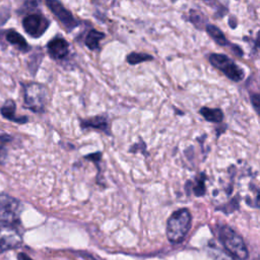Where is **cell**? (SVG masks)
Here are the masks:
<instances>
[{"label":"cell","instance_id":"6da1fadb","mask_svg":"<svg viewBox=\"0 0 260 260\" xmlns=\"http://www.w3.org/2000/svg\"><path fill=\"white\" fill-rule=\"evenodd\" d=\"M191 228V214L188 209L182 208L175 211L167 221V238L173 243L181 242Z\"/></svg>","mask_w":260,"mask_h":260},{"label":"cell","instance_id":"7a4b0ae2","mask_svg":"<svg viewBox=\"0 0 260 260\" xmlns=\"http://www.w3.org/2000/svg\"><path fill=\"white\" fill-rule=\"evenodd\" d=\"M219 239L223 248L235 258L246 260L249 256L248 249L242 237L229 226H222L219 230Z\"/></svg>","mask_w":260,"mask_h":260},{"label":"cell","instance_id":"3957f363","mask_svg":"<svg viewBox=\"0 0 260 260\" xmlns=\"http://www.w3.org/2000/svg\"><path fill=\"white\" fill-rule=\"evenodd\" d=\"M48 91L45 85L31 82L23 85L24 107L35 113L44 112L47 104Z\"/></svg>","mask_w":260,"mask_h":260},{"label":"cell","instance_id":"277c9868","mask_svg":"<svg viewBox=\"0 0 260 260\" xmlns=\"http://www.w3.org/2000/svg\"><path fill=\"white\" fill-rule=\"evenodd\" d=\"M209 62L233 81L238 82L244 78L243 70L225 55L211 54L209 56Z\"/></svg>","mask_w":260,"mask_h":260},{"label":"cell","instance_id":"5b68a950","mask_svg":"<svg viewBox=\"0 0 260 260\" xmlns=\"http://www.w3.org/2000/svg\"><path fill=\"white\" fill-rule=\"evenodd\" d=\"M20 213V203L15 198L0 194V224L15 222Z\"/></svg>","mask_w":260,"mask_h":260},{"label":"cell","instance_id":"8992f818","mask_svg":"<svg viewBox=\"0 0 260 260\" xmlns=\"http://www.w3.org/2000/svg\"><path fill=\"white\" fill-rule=\"evenodd\" d=\"M50 25V21L40 13L27 14L22 20L23 29L32 38H40L45 34Z\"/></svg>","mask_w":260,"mask_h":260},{"label":"cell","instance_id":"52a82bcc","mask_svg":"<svg viewBox=\"0 0 260 260\" xmlns=\"http://www.w3.org/2000/svg\"><path fill=\"white\" fill-rule=\"evenodd\" d=\"M46 4L67 31H71L79 24L78 20L67 8L64 7V5L59 0H46Z\"/></svg>","mask_w":260,"mask_h":260},{"label":"cell","instance_id":"ba28073f","mask_svg":"<svg viewBox=\"0 0 260 260\" xmlns=\"http://www.w3.org/2000/svg\"><path fill=\"white\" fill-rule=\"evenodd\" d=\"M20 234L10 224H0V253L18 248L21 245Z\"/></svg>","mask_w":260,"mask_h":260},{"label":"cell","instance_id":"9c48e42d","mask_svg":"<svg viewBox=\"0 0 260 260\" xmlns=\"http://www.w3.org/2000/svg\"><path fill=\"white\" fill-rule=\"evenodd\" d=\"M47 49L50 57L54 60H63L69 54L68 42L59 36H56L48 42Z\"/></svg>","mask_w":260,"mask_h":260},{"label":"cell","instance_id":"30bf717a","mask_svg":"<svg viewBox=\"0 0 260 260\" xmlns=\"http://www.w3.org/2000/svg\"><path fill=\"white\" fill-rule=\"evenodd\" d=\"M15 109H16V106H15V103L12 101V100H8L4 103V105L1 107L0 109V112H1V115L9 120V121H12L14 123H18V124H24L27 122V117L25 116H22V117H16L15 116Z\"/></svg>","mask_w":260,"mask_h":260},{"label":"cell","instance_id":"8fae6325","mask_svg":"<svg viewBox=\"0 0 260 260\" xmlns=\"http://www.w3.org/2000/svg\"><path fill=\"white\" fill-rule=\"evenodd\" d=\"M5 39H6V41L8 42V43H10L11 45H13L14 47H16L19 51H21V52H24V53H26V52H28V51H30V46L27 44V42L25 41V39L19 34V32H17V31H15V30H12V29H10V30H8L7 32H6V36H5Z\"/></svg>","mask_w":260,"mask_h":260},{"label":"cell","instance_id":"7c38bea8","mask_svg":"<svg viewBox=\"0 0 260 260\" xmlns=\"http://www.w3.org/2000/svg\"><path fill=\"white\" fill-rule=\"evenodd\" d=\"M80 126L81 128H93V129H99L105 132H109L108 128H109V124H108V120L106 117L104 116H95L89 119H85V120H81L80 121Z\"/></svg>","mask_w":260,"mask_h":260},{"label":"cell","instance_id":"4fadbf2b","mask_svg":"<svg viewBox=\"0 0 260 260\" xmlns=\"http://www.w3.org/2000/svg\"><path fill=\"white\" fill-rule=\"evenodd\" d=\"M105 38V34L96 29H90L85 37L84 43L89 50H96L100 46V42Z\"/></svg>","mask_w":260,"mask_h":260},{"label":"cell","instance_id":"5bb4252c","mask_svg":"<svg viewBox=\"0 0 260 260\" xmlns=\"http://www.w3.org/2000/svg\"><path fill=\"white\" fill-rule=\"evenodd\" d=\"M199 113L208 122L219 123L223 119V113H222V111L220 109H211V108L203 107V108L200 109Z\"/></svg>","mask_w":260,"mask_h":260},{"label":"cell","instance_id":"9a60e30c","mask_svg":"<svg viewBox=\"0 0 260 260\" xmlns=\"http://www.w3.org/2000/svg\"><path fill=\"white\" fill-rule=\"evenodd\" d=\"M205 29H206L207 34L212 38V40H213L216 44H218V45H220V46H226V45H229V41L226 40L224 34H223L217 26H215V25H213V24H207V25L205 26Z\"/></svg>","mask_w":260,"mask_h":260},{"label":"cell","instance_id":"2e32d148","mask_svg":"<svg viewBox=\"0 0 260 260\" xmlns=\"http://www.w3.org/2000/svg\"><path fill=\"white\" fill-rule=\"evenodd\" d=\"M207 252L213 260H235V258L225 249H221L216 245H209Z\"/></svg>","mask_w":260,"mask_h":260},{"label":"cell","instance_id":"e0dca14e","mask_svg":"<svg viewBox=\"0 0 260 260\" xmlns=\"http://www.w3.org/2000/svg\"><path fill=\"white\" fill-rule=\"evenodd\" d=\"M43 57H44V54L42 52V50H38L37 52H35L28 59V62H27V66H28V69L30 71L31 74H36V72L38 71L39 69V66L43 60Z\"/></svg>","mask_w":260,"mask_h":260},{"label":"cell","instance_id":"ac0fdd59","mask_svg":"<svg viewBox=\"0 0 260 260\" xmlns=\"http://www.w3.org/2000/svg\"><path fill=\"white\" fill-rule=\"evenodd\" d=\"M153 57L146 54V53H138V52H132L130 54L127 55L126 60L129 64L131 65H135V64H139L141 62H145V61H149L152 60Z\"/></svg>","mask_w":260,"mask_h":260},{"label":"cell","instance_id":"d6986e66","mask_svg":"<svg viewBox=\"0 0 260 260\" xmlns=\"http://www.w3.org/2000/svg\"><path fill=\"white\" fill-rule=\"evenodd\" d=\"M12 140V137L8 134L0 135V162H3L6 156V144Z\"/></svg>","mask_w":260,"mask_h":260},{"label":"cell","instance_id":"ffe728a7","mask_svg":"<svg viewBox=\"0 0 260 260\" xmlns=\"http://www.w3.org/2000/svg\"><path fill=\"white\" fill-rule=\"evenodd\" d=\"M40 0H24L20 8V11H34L39 7Z\"/></svg>","mask_w":260,"mask_h":260},{"label":"cell","instance_id":"44dd1931","mask_svg":"<svg viewBox=\"0 0 260 260\" xmlns=\"http://www.w3.org/2000/svg\"><path fill=\"white\" fill-rule=\"evenodd\" d=\"M194 193L196 194V196H202L205 192V187H204V180L200 179L197 180V183L195 184L194 188H193Z\"/></svg>","mask_w":260,"mask_h":260},{"label":"cell","instance_id":"7402d4cb","mask_svg":"<svg viewBox=\"0 0 260 260\" xmlns=\"http://www.w3.org/2000/svg\"><path fill=\"white\" fill-rule=\"evenodd\" d=\"M251 103L255 109V111L257 112V114L260 116V93H254L251 95L250 98Z\"/></svg>","mask_w":260,"mask_h":260},{"label":"cell","instance_id":"603a6c76","mask_svg":"<svg viewBox=\"0 0 260 260\" xmlns=\"http://www.w3.org/2000/svg\"><path fill=\"white\" fill-rule=\"evenodd\" d=\"M190 19L196 25H197V22H202L200 12L195 11V10H190Z\"/></svg>","mask_w":260,"mask_h":260},{"label":"cell","instance_id":"cb8c5ba5","mask_svg":"<svg viewBox=\"0 0 260 260\" xmlns=\"http://www.w3.org/2000/svg\"><path fill=\"white\" fill-rule=\"evenodd\" d=\"M100 157H101V153L100 152H95V153H92V154H89V155L86 156V158L92 159V160H98V159H100Z\"/></svg>","mask_w":260,"mask_h":260},{"label":"cell","instance_id":"d4e9b609","mask_svg":"<svg viewBox=\"0 0 260 260\" xmlns=\"http://www.w3.org/2000/svg\"><path fill=\"white\" fill-rule=\"evenodd\" d=\"M18 260H31V258H29L26 254L20 253V254H18Z\"/></svg>","mask_w":260,"mask_h":260},{"label":"cell","instance_id":"484cf974","mask_svg":"<svg viewBox=\"0 0 260 260\" xmlns=\"http://www.w3.org/2000/svg\"><path fill=\"white\" fill-rule=\"evenodd\" d=\"M256 45L258 47H260V31L258 32V37H257V40H256Z\"/></svg>","mask_w":260,"mask_h":260},{"label":"cell","instance_id":"4316f807","mask_svg":"<svg viewBox=\"0 0 260 260\" xmlns=\"http://www.w3.org/2000/svg\"><path fill=\"white\" fill-rule=\"evenodd\" d=\"M256 204L260 207V192H259V194L257 195V199H256Z\"/></svg>","mask_w":260,"mask_h":260},{"label":"cell","instance_id":"83f0119b","mask_svg":"<svg viewBox=\"0 0 260 260\" xmlns=\"http://www.w3.org/2000/svg\"><path fill=\"white\" fill-rule=\"evenodd\" d=\"M94 2H96V3H101V2H107V1H109V0H93Z\"/></svg>","mask_w":260,"mask_h":260},{"label":"cell","instance_id":"f1b7e54d","mask_svg":"<svg viewBox=\"0 0 260 260\" xmlns=\"http://www.w3.org/2000/svg\"><path fill=\"white\" fill-rule=\"evenodd\" d=\"M204 1H207V0H204Z\"/></svg>","mask_w":260,"mask_h":260},{"label":"cell","instance_id":"f546056e","mask_svg":"<svg viewBox=\"0 0 260 260\" xmlns=\"http://www.w3.org/2000/svg\"><path fill=\"white\" fill-rule=\"evenodd\" d=\"M257 260H260V259H257Z\"/></svg>","mask_w":260,"mask_h":260}]
</instances>
